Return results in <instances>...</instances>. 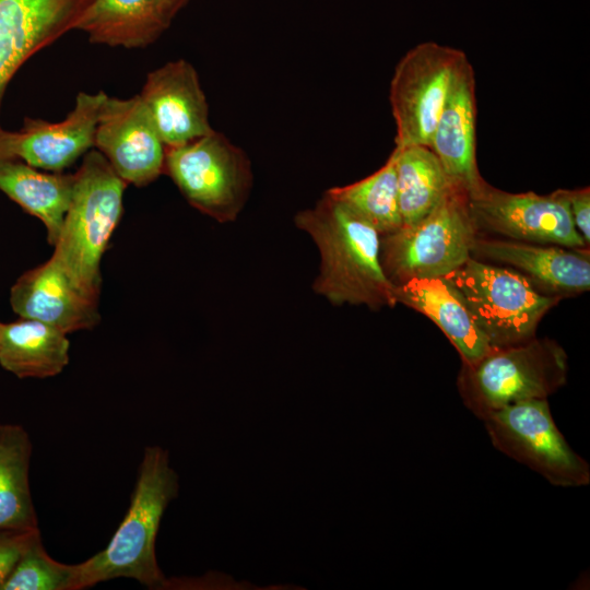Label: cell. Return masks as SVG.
<instances>
[{"label": "cell", "mask_w": 590, "mask_h": 590, "mask_svg": "<svg viewBox=\"0 0 590 590\" xmlns=\"http://www.w3.org/2000/svg\"><path fill=\"white\" fill-rule=\"evenodd\" d=\"M296 227L315 241L319 273L316 293L333 305L394 306V285L379 259V233L362 216L327 192L314 208L296 213Z\"/></svg>", "instance_id": "obj_1"}, {"label": "cell", "mask_w": 590, "mask_h": 590, "mask_svg": "<svg viewBox=\"0 0 590 590\" xmlns=\"http://www.w3.org/2000/svg\"><path fill=\"white\" fill-rule=\"evenodd\" d=\"M179 482L167 450L146 446L129 507L108 544L78 564V589L129 578L150 589L165 587L156 558V536L164 512L178 496Z\"/></svg>", "instance_id": "obj_2"}, {"label": "cell", "mask_w": 590, "mask_h": 590, "mask_svg": "<svg viewBox=\"0 0 590 590\" xmlns=\"http://www.w3.org/2000/svg\"><path fill=\"white\" fill-rule=\"evenodd\" d=\"M127 182L97 150L74 173L71 201L51 257L90 297L99 300L101 262L122 214Z\"/></svg>", "instance_id": "obj_3"}, {"label": "cell", "mask_w": 590, "mask_h": 590, "mask_svg": "<svg viewBox=\"0 0 590 590\" xmlns=\"http://www.w3.org/2000/svg\"><path fill=\"white\" fill-rule=\"evenodd\" d=\"M477 235L468 192L452 187L418 222L380 236V263L393 285L447 276L471 258Z\"/></svg>", "instance_id": "obj_4"}, {"label": "cell", "mask_w": 590, "mask_h": 590, "mask_svg": "<svg viewBox=\"0 0 590 590\" xmlns=\"http://www.w3.org/2000/svg\"><path fill=\"white\" fill-rule=\"evenodd\" d=\"M567 356L550 340L493 349L471 365H464L459 388L465 405L481 420L502 406L546 399L566 382Z\"/></svg>", "instance_id": "obj_5"}, {"label": "cell", "mask_w": 590, "mask_h": 590, "mask_svg": "<svg viewBox=\"0 0 590 590\" xmlns=\"http://www.w3.org/2000/svg\"><path fill=\"white\" fill-rule=\"evenodd\" d=\"M446 278L462 294L492 349L531 340L540 319L559 298L541 293L516 270L472 257Z\"/></svg>", "instance_id": "obj_6"}, {"label": "cell", "mask_w": 590, "mask_h": 590, "mask_svg": "<svg viewBox=\"0 0 590 590\" xmlns=\"http://www.w3.org/2000/svg\"><path fill=\"white\" fill-rule=\"evenodd\" d=\"M164 172L190 205L221 223L237 217L252 186L247 154L214 129L188 143L165 148Z\"/></svg>", "instance_id": "obj_7"}, {"label": "cell", "mask_w": 590, "mask_h": 590, "mask_svg": "<svg viewBox=\"0 0 590 590\" xmlns=\"http://www.w3.org/2000/svg\"><path fill=\"white\" fill-rule=\"evenodd\" d=\"M496 449L529 467L551 484L588 485V463L568 445L546 399H530L491 411L481 418Z\"/></svg>", "instance_id": "obj_8"}, {"label": "cell", "mask_w": 590, "mask_h": 590, "mask_svg": "<svg viewBox=\"0 0 590 590\" xmlns=\"http://www.w3.org/2000/svg\"><path fill=\"white\" fill-rule=\"evenodd\" d=\"M465 57L460 49L425 42L400 59L389 94L397 128L396 146L429 148L455 73Z\"/></svg>", "instance_id": "obj_9"}, {"label": "cell", "mask_w": 590, "mask_h": 590, "mask_svg": "<svg viewBox=\"0 0 590 590\" xmlns=\"http://www.w3.org/2000/svg\"><path fill=\"white\" fill-rule=\"evenodd\" d=\"M470 214L476 227L511 240L583 248L586 241L571 220L564 189L547 196L510 193L484 179L468 192Z\"/></svg>", "instance_id": "obj_10"}, {"label": "cell", "mask_w": 590, "mask_h": 590, "mask_svg": "<svg viewBox=\"0 0 590 590\" xmlns=\"http://www.w3.org/2000/svg\"><path fill=\"white\" fill-rule=\"evenodd\" d=\"M94 146L127 184L144 187L164 173L165 145L137 94L107 95L101 108Z\"/></svg>", "instance_id": "obj_11"}, {"label": "cell", "mask_w": 590, "mask_h": 590, "mask_svg": "<svg viewBox=\"0 0 590 590\" xmlns=\"http://www.w3.org/2000/svg\"><path fill=\"white\" fill-rule=\"evenodd\" d=\"M90 2L0 0V114L7 87L17 70L34 54L74 30Z\"/></svg>", "instance_id": "obj_12"}, {"label": "cell", "mask_w": 590, "mask_h": 590, "mask_svg": "<svg viewBox=\"0 0 590 590\" xmlns=\"http://www.w3.org/2000/svg\"><path fill=\"white\" fill-rule=\"evenodd\" d=\"M139 95L165 148L188 143L213 130L199 75L185 59L148 73Z\"/></svg>", "instance_id": "obj_13"}, {"label": "cell", "mask_w": 590, "mask_h": 590, "mask_svg": "<svg viewBox=\"0 0 590 590\" xmlns=\"http://www.w3.org/2000/svg\"><path fill=\"white\" fill-rule=\"evenodd\" d=\"M98 302L85 294L52 257L24 272L10 291L11 307L20 318L49 323L67 334L98 324Z\"/></svg>", "instance_id": "obj_14"}, {"label": "cell", "mask_w": 590, "mask_h": 590, "mask_svg": "<svg viewBox=\"0 0 590 590\" xmlns=\"http://www.w3.org/2000/svg\"><path fill=\"white\" fill-rule=\"evenodd\" d=\"M107 94L80 92L72 110L58 122L25 117L17 131V158L42 170L60 173L94 146Z\"/></svg>", "instance_id": "obj_15"}, {"label": "cell", "mask_w": 590, "mask_h": 590, "mask_svg": "<svg viewBox=\"0 0 590 590\" xmlns=\"http://www.w3.org/2000/svg\"><path fill=\"white\" fill-rule=\"evenodd\" d=\"M429 149L453 186L470 192L483 180L476 165L475 79L467 57L455 73Z\"/></svg>", "instance_id": "obj_16"}, {"label": "cell", "mask_w": 590, "mask_h": 590, "mask_svg": "<svg viewBox=\"0 0 590 590\" xmlns=\"http://www.w3.org/2000/svg\"><path fill=\"white\" fill-rule=\"evenodd\" d=\"M472 253L483 259L508 264L550 295L586 292L590 286L589 253L562 246L511 239L475 237Z\"/></svg>", "instance_id": "obj_17"}, {"label": "cell", "mask_w": 590, "mask_h": 590, "mask_svg": "<svg viewBox=\"0 0 590 590\" xmlns=\"http://www.w3.org/2000/svg\"><path fill=\"white\" fill-rule=\"evenodd\" d=\"M393 296L433 320L460 353L464 365L484 357L492 346L460 291L446 278L411 279L394 285Z\"/></svg>", "instance_id": "obj_18"}, {"label": "cell", "mask_w": 590, "mask_h": 590, "mask_svg": "<svg viewBox=\"0 0 590 590\" xmlns=\"http://www.w3.org/2000/svg\"><path fill=\"white\" fill-rule=\"evenodd\" d=\"M74 185V174L48 173L13 158L0 162V191L43 222L54 246L62 228Z\"/></svg>", "instance_id": "obj_19"}, {"label": "cell", "mask_w": 590, "mask_h": 590, "mask_svg": "<svg viewBox=\"0 0 590 590\" xmlns=\"http://www.w3.org/2000/svg\"><path fill=\"white\" fill-rule=\"evenodd\" d=\"M67 333L49 323L20 318L3 323L0 366L17 378H49L69 364Z\"/></svg>", "instance_id": "obj_20"}, {"label": "cell", "mask_w": 590, "mask_h": 590, "mask_svg": "<svg viewBox=\"0 0 590 590\" xmlns=\"http://www.w3.org/2000/svg\"><path fill=\"white\" fill-rule=\"evenodd\" d=\"M167 28L154 0H91L74 30L93 44L132 49L153 44Z\"/></svg>", "instance_id": "obj_21"}, {"label": "cell", "mask_w": 590, "mask_h": 590, "mask_svg": "<svg viewBox=\"0 0 590 590\" xmlns=\"http://www.w3.org/2000/svg\"><path fill=\"white\" fill-rule=\"evenodd\" d=\"M33 445L20 424H0V530H37L30 468Z\"/></svg>", "instance_id": "obj_22"}, {"label": "cell", "mask_w": 590, "mask_h": 590, "mask_svg": "<svg viewBox=\"0 0 590 590\" xmlns=\"http://www.w3.org/2000/svg\"><path fill=\"white\" fill-rule=\"evenodd\" d=\"M393 152L402 226H410L428 214L456 186L428 146H396Z\"/></svg>", "instance_id": "obj_23"}, {"label": "cell", "mask_w": 590, "mask_h": 590, "mask_svg": "<svg viewBox=\"0 0 590 590\" xmlns=\"http://www.w3.org/2000/svg\"><path fill=\"white\" fill-rule=\"evenodd\" d=\"M326 192L362 216L380 236L396 232L403 225L393 151L385 165L370 176L347 186L330 188Z\"/></svg>", "instance_id": "obj_24"}, {"label": "cell", "mask_w": 590, "mask_h": 590, "mask_svg": "<svg viewBox=\"0 0 590 590\" xmlns=\"http://www.w3.org/2000/svg\"><path fill=\"white\" fill-rule=\"evenodd\" d=\"M0 590H79L78 564L52 558L38 532L25 547Z\"/></svg>", "instance_id": "obj_25"}, {"label": "cell", "mask_w": 590, "mask_h": 590, "mask_svg": "<svg viewBox=\"0 0 590 590\" xmlns=\"http://www.w3.org/2000/svg\"><path fill=\"white\" fill-rule=\"evenodd\" d=\"M40 532L37 530H0V587L5 581L21 554Z\"/></svg>", "instance_id": "obj_26"}, {"label": "cell", "mask_w": 590, "mask_h": 590, "mask_svg": "<svg viewBox=\"0 0 590 590\" xmlns=\"http://www.w3.org/2000/svg\"><path fill=\"white\" fill-rule=\"evenodd\" d=\"M571 220L586 244L590 240V190L589 188L565 190Z\"/></svg>", "instance_id": "obj_27"}, {"label": "cell", "mask_w": 590, "mask_h": 590, "mask_svg": "<svg viewBox=\"0 0 590 590\" xmlns=\"http://www.w3.org/2000/svg\"><path fill=\"white\" fill-rule=\"evenodd\" d=\"M17 131H8L0 126V162L17 158Z\"/></svg>", "instance_id": "obj_28"}, {"label": "cell", "mask_w": 590, "mask_h": 590, "mask_svg": "<svg viewBox=\"0 0 590 590\" xmlns=\"http://www.w3.org/2000/svg\"><path fill=\"white\" fill-rule=\"evenodd\" d=\"M189 1L190 0H154V3L161 17L169 26L173 19Z\"/></svg>", "instance_id": "obj_29"}, {"label": "cell", "mask_w": 590, "mask_h": 590, "mask_svg": "<svg viewBox=\"0 0 590 590\" xmlns=\"http://www.w3.org/2000/svg\"><path fill=\"white\" fill-rule=\"evenodd\" d=\"M2 328H3V323L0 322V338H1V333H2Z\"/></svg>", "instance_id": "obj_30"}]
</instances>
